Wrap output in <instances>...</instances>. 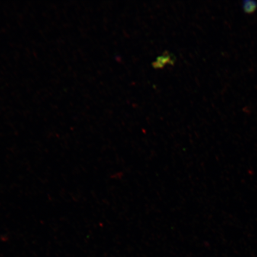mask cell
<instances>
[{
    "mask_svg": "<svg viewBox=\"0 0 257 257\" xmlns=\"http://www.w3.org/2000/svg\"><path fill=\"white\" fill-rule=\"evenodd\" d=\"M242 8L245 14L251 15L257 10V2L253 0H245L242 2Z\"/></svg>",
    "mask_w": 257,
    "mask_h": 257,
    "instance_id": "cell-1",
    "label": "cell"
}]
</instances>
